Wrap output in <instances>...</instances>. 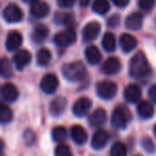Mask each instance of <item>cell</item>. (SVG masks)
Listing matches in <instances>:
<instances>
[{
    "mask_svg": "<svg viewBox=\"0 0 156 156\" xmlns=\"http://www.w3.org/2000/svg\"><path fill=\"white\" fill-rule=\"evenodd\" d=\"M62 74L69 81L77 83L85 79L87 76V67L81 61L66 63L62 66Z\"/></svg>",
    "mask_w": 156,
    "mask_h": 156,
    "instance_id": "cell-2",
    "label": "cell"
},
{
    "mask_svg": "<svg viewBox=\"0 0 156 156\" xmlns=\"http://www.w3.org/2000/svg\"><path fill=\"white\" fill-rule=\"evenodd\" d=\"M121 61L117 57H109L102 66V72L106 75H115L121 71Z\"/></svg>",
    "mask_w": 156,
    "mask_h": 156,
    "instance_id": "cell-10",
    "label": "cell"
},
{
    "mask_svg": "<svg viewBox=\"0 0 156 156\" xmlns=\"http://www.w3.org/2000/svg\"><path fill=\"white\" fill-rule=\"evenodd\" d=\"M135 156H141V155H135Z\"/></svg>",
    "mask_w": 156,
    "mask_h": 156,
    "instance_id": "cell-45",
    "label": "cell"
},
{
    "mask_svg": "<svg viewBox=\"0 0 156 156\" xmlns=\"http://www.w3.org/2000/svg\"><path fill=\"white\" fill-rule=\"evenodd\" d=\"M76 31L74 28L69 27L65 30L58 32L54 37V42L56 45L60 47H66L76 42Z\"/></svg>",
    "mask_w": 156,
    "mask_h": 156,
    "instance_id": "cell-5",
    "label": "cell"
},
{
    "mask_svg": "<svg viewBox=\"0 0 156 156\" xmlns=\"http://www.w3.org/2000/svg\"><path fill=\"white\" fill-rule=\"evenodd\" d=\"M128 72H129V75L135 79H141L150 74L151 67L143 51L136 52L134 57L130 59Z\"/></svg>",
    "mask_w": 156,
    "mask_h": 156,
    "instance_id": "cell-1",
    "label": "cell"
},
{
    "mask_svg": "<svg viewBox=\"0 0 156 156\" xmlns=\"http://www.w3.org/2000/svg\"><path fill=\"white\" fill-rule=\"evenodd\" d=\"M90 1H91V0H79V5H80V7L86 8L87 5H89Z\"/></svg>",
    "mask_w": 156,
    "mask_h": 156,
    "instance_id": "cell-41",
    "label": "cell"
},
{
    "mask_svg": "<svg viewBox=\"0 0 156 156\" xmlns=\"http://www.w3.org/2000/svg\"><path fill=\"white\" fill-rule=\"evenodd\" d=\"M30 61H31V54L27 49L18 50L13 57L14 65H15L18 71H22L25 66H27L30 63Z\"/></svg>",
    "mask_w": 156,
    "mask_h": 156,
    "instance_id": "cell-15",
    "label": "cell"
},
{
    "mask_svg": "<svg viewBox=\"0 0 156 156\" xmlns=\"http://www.w3.org/2000/svg\"><path fill=\"white\" fill-rule=\"evenodd\" d=\"M0 93L1 96L3 98V100H5L7 102H14L18 98V89L15 87V85L11 83H5L0 89Z\"/></svg>",
    "mask_w": 156,
    "mask_h": 156,
    "instance_id": "cell-18",
    "label": "cell"
},
{
    "mask_svg": "<svg viewBox=\"0 0 156 156\" xmlns=\"http://www.w3.org/2000/svg\"><path fill=\"white\" fill-rule=\"evenodd\" d=\"M107 25H108L109 28H117L120 25V15L115 14V15L110 16L107 20Z\"/></svg>",
    "mask_w": 156,
    "mask_h": 156,
    "instance_id": "cell-37",
    "label": "cell"
},
{
    "mask_svg": "<svg viewBox=\"0 0 156 156\" xmlns=\"http://www.w3.org/2000/svg\"><path fill=\"white\" fill-rule=\"evenodd\" d=\"M96 92L98 95L103 100H111L115 98L118 92V86L111 80H102L96 85Z\"/></svg>",
    "mask_w": 156,
    "mask_h": 156,
    "instance_id": "cell-4",
    "label": "cell"
},
{
    "mask_svg": "<svg viewBox=\"0 0 156 156\" xmlns=\"http://www.w3.org/2000/svg\"><path fill=\"white\" fill-rule=\"evenodd\" d=\"M156 5V0H138V5L143 11H151Z\"/></svg>",
    "mask_w": 156,
    "mask_h": 156,
    "instance_id": "cell-34",
    "label": "cell"
},
{
    "mask_svg": "<svg viewBox=\"0 0 156 156\" xmlns=\"http://www.w3.org/2000/svg\"><path fill=\"white\" fill-rule=\"evenodd\" d=\"M129 119H130V115L128 109L123 106H119L117 108H115V110L112 112V115H111V124L115 128L124 129L127 126Z\"/></svg>",
    "mask_w": 156,
    "mask_h": 156,
    "instance_id": "cell-3",
    "label": "cell"
},
{
    "mask_svg": "<svg viewBox=\"0 0 156 156\" xmlns=\"http://www.w3.org/2000/svg\"><path fill=\"white\" fill-rule=\"evenodd\" d=\"M24 139L27 145H32L35 142V134L33 130L27 129L24 134Z\"/></svg>",
    "mask_w": 156,
    "mask_h": 156,
    "instance_id": "cell-36",
    "label": "cell"
},
{
    "mask_svg": "<svg viewBox=\"0 0 156 156\" xmlns=\"http://www.w3.org/2000/svg\"><path fill=\"white\" fill-rule=\"evenodd\" d=\"M23 43V35L18 31H11L9 32L7 37V41H5V47L10 51H14V50L18 49Z\"/></svg>",
    "mask_w": 156,
    "mask_h": 156,
    "instance_id": "cell-17",
    "label": "cell"
},
{
    "mask_svg": "<svg viewBox=\"0 0 156 156\" xmlns=\"http://www.w3.org/2000/svg\"><path fill=\"white\" fill-rule=\"evenodd\" d=\"M13 119V112L8 105L0 102V123H9Z\"/></svg>",
    "mask_w": 156,
    "mask_h": 156,
    "instance_id": "cell-30",
    "label": "cell"
},
{
    "mask_svg": "<svg viewBox=\"0 0 156 156\" xmlns=\"http://www.w3.org/2000/svg\"><path fill=\"white\" fill-rule=\"evenodd\" d=\"M49 5L41 0H37V1L30 5V13L35 18H43L47 16L49 13Z\"/></svg>",
    "mask_w": 156,
    "mask_h": 156,
    "instance_id": "cell-12",
    "label": "cell"
},
{
    "mask_svg": "<svg viewBox=\"0 0 156 156\" xmlns=\"http://www.w3.org/2000/svg\"><path fill=\"white\" fill-rule=\"evenodd\" d=\"M109 140V134L105 129H98L91 139V145L94 150H101L107 144Z\"/></svg>",
    "mask_w": 156,
    "mask_h": 156,
    "instance_id": "cell-13",
    "label": "cell"
},
{
    "mask_svg": "<svg viewBox=\"0 0 156 156\" xmlns=\"http://www.w3.org/2000/svg\"><path fill=\"white\" fill-rule=\"evenodd\" d=\"M107 121V112L105 109L98 108L89 115V123L92 127H100Z\"/></svg>",
    "mask_w": 156,
    "mask_h": 156,
    "instance_id": "cell-16",
    "label": "cell"
},
{
    "mask_svg": "<svg viewBox=\"0 0 156 156\" xmlns=\"http://www.w3.org/2000/svg\"><path fill=\"white\" fill-rule=\"evenodd\" d=\"M110 156H127V149L123 142H115L110 149Z\"/></svg>",
    "mask_w": 156,
    "mask_h": 156,
    "instance_id": "cell-32",
    "label": "cell"
},
{
    "mask_svg": "<svg viewBox=\"0 0 156 156\" xmlns=\"http://www.w3.org/2000/svg\"><path fill=\"white\" fill-rule=\"evenodd\" d=\"M110 9V5H109L108 0H95L92 5V10L95 13L100 14V15H104Z\"/></svg>",
    "mask_w": 156,
    "mask_h": 156,
    "instance_id": "cell-29",
    "label": "cell"
},
{
    "mask_svg": "<svg viewBox=\"0 0 156 156\" xmlns=\"http://www.w3.org/2000/svg\"><path fill=\"white\" fill-rule=\"evenodd\" d=\"M24 2H26V3H33V2H35V1H37V0H23Z\"/></svg>",
    "mask_w": 156,
    "mask_h": 156,
    "instance_id": "cell-43",
    "label": "cell"
},
{
    "mask_svg": "<svg viewBox=\"0 0 156 156\" xmlns=\"http://www.w3.org/2000/svg\"><path fill=\"white\" fill-rule=\"evenodd\" d=\"M141 94H142L141 88L136 83H130L124 90V98L128 103H132V104L140 102Z\"/></svg>",
    "mask_w": 156,
    "mask_h": 156,
    "instance_id": "cell-11",
    "label": "cell"
},
{
    "mask_svg": "<svg viewBox=\"0 0 156 156\" xmlns=\"http://www.w3.org/2000/svg\"><path fill=\"white\" fill-rule=\"evenodd\" d=\"M76 0H57V3L62 9H69L75 5Z\"/></svg>",
    "mask_w": 156,
    "mask_h": 156,
    "instance_id": "cell-38",
    "label": "cell"
},
{
    "mask_svg": "<svg viewBox=\"0 0 156 156\" xmlns=\"http://www.w3.org/2000/svg\"><path fill=\"white\" fill-rule=\"evenodd\" d=\"M51 136H52L54 141L60 143V142H63V141L66 139L67 132H66V129H65V127H63V126H56V127L52 129Z\"/></svg>",
    "mask_w": 156,
    "mask_h": 156,
    "instance_id": "cell-31",
    "label": "cell"
},
{
    "mask_svg": "<svg viewBox=\"0 0 156 156\" xmlns=\"http://www.w3.org/2000/svg\"><path fill=\"white\" fill-rule=\"evenodd\" d=\"M101 32V24L98 22H91L85 26L83 30V41L89 43L98 37Z\"/></svg>",
    "mask_w": 156,
    "mask_h": 156,
    "instance_id": "cell-8",
    "label": "cell"
},
{
    "mask_svg": "<svg viewBox=\"0 0 156 156\" xmlns=\"http://www.w3.org/2000/svg\"><path fill=\"white\" fill-rule=\"evenodd\" d=\"M137 112L142 119H150L154 115V106L147 101H141L137 106Z\"/></svg>",
    "mask_w": 156,
    "mask_h": 156,
    "instance_id": "cell-24",
    "label": "cell"
},
{
    "mask_svg": "<svg viewBox=\"0 0 156 156\" xmlns=\"http://www.w3.org/2000/svg\"><path fill=\"white\" fill-rule=\"evenodd\" d=\"M54 20L58 25H64V26H71L74 22V16L72 13L67 12H58L55 15Z\"/></svg>",
    "mask_w": 156,
    "mask_h": 156,
    "instance_id": "cell-27",
    "label": "cell"
},
{
    "mask_svg": "<svg viewBox=\"0 0 156 156\" xmlns=\"http://www.w3.org/2000/svg\"><path fill=\"white\" fill-rule=\"evenodd\" d=\"M71 136L72 139L77 144H83L88 140V133L85 127L80 125H74L71 128Z\"/></svg>",
    "mask_w": 156,
    "mask_h": 156,
    "instance_id": "cell-21",
    "label": "cell"
},
{
    "mask_svg": "<svg viewBox=\"0 0 156 156\" xmlns=\"http://www.w3.org/2000/svg\"><path fill=\"white\" fill-rule=\"evenodd\" d=\"M23 17H24V13L17 5L10 3L3 10V18L8 23H11V24L20 23L23 20Z\"/></svg>",
    "mask_w": 156,
    "mask_h": 156,
    "instance_id": "cell-6",
    "label": "cell"
},
{
    "mask_svg": "<svg viewBox=\"0 0 156 156\" xmlns=\"http://www.w3.org/2000/svg\"><path fill=\"white\" fill-rule=\"evenodd\" d=\"M154 134H155V136H156V124H155V126H154Z\"/></svg>",
    "mask_w": 156,
    "mask_h": 156,
    "instance_id": "cell-44",
    "label": "cell"
},
{
    "mask_svg": "<svg viewBox=\"0 0 156 156\" xmlns=\"http://www.w3.org/2000/svg\"><path fill=\"white\" fill-rule=\"evenodd\" d=\"M3 149H5V143H3V141L0 139V155H1V153H2Z\"/></svg>",
    "mask_w": 156,
    "mask_h": 156,
    "instance_id": "cell-42",
    "label": "cell"
},
{
    "mask_svg": "<svg viewBox=\"0 0 156 156\" xmlns=\"http://www.w3.org/2000/svg\"><path fill=\"white\" fill-rule=\"evenodd\" d=\"M102 46L107 52H112L117 47V40L115 34L111 32L105 33L102 40Z\"/></svg>",
    "mask_w": 156,
    "mask_h": 156,
    "instance_id": "cell-25",
    "label": "cell"
},
{
    "mask_svg": "<svg viewBox=\"0 0 156 156\" xmlns=\"http://www.w3.org/2000/svg\"><path fill=\"white\" fill-rule=\"evenodd\" d=\"M41 89L46 94H52L59 87V79L55 74H46L41 80Z\"/></svg>",
    "mask_w": 156,
    "mask_h": 156,
    "instance_id": "cell-7",
    "label": "cell"
},
{
    "mask_svg": "<svg viewBox=\"0 0 156 156\" xmlns=\"http://www.w3.org/2000/svg\"><path fill=\"white\" fill-rule=\"evenodd\" d=\"M92 101L88 98H80L75 102L73 106V112L76 117H83L91 109Z\"/></svg>",
    "mask_w": 156,
    "mask_h": 156,
    "instance_id": "cell-9",
    "label": "cell"
},
{
    "mask_svg": "<svg viewBox=\"0 0 156 156\" xmlns=\"http://www.w3.org/2000/svg\"><path fill=\"white\" fill-rule=\"evenodd\" d=\"M111 1L118 8H125L129 3V0H111Z\"/></svg>",
    "mask_w": 156,
    "mask_h": 156,
    "instance_id": "cell-39",
    "label": "cell"
},
{
    "mask_svg": "<svg viewBox=\"0 0 156 156\" xmlns=\"http://www.w3.org/2000/svg\"><path fill=\"white\" fill-rule=\"evenodd\" d=\"M48 34H49V29L47 26L43 24L37 25L34 27L32 31V35H31V39L34 43L37 44H42L46 39H47Z\"/></svg>",
    "mask_w": 156,
    "mask_h": 156,
    "instance_id": "cell-19",
    "label": "cell"
},
{
    "mask_svg": "<svg viewBox=\"0 0 156 156\" xmlns=\"http://www.w3.org/2000/svg\"><path fill=\"white\" fill-rule=\"evenodd\" d=\"M137 44V39L132 34H128V33H123L120 37V45H121V48L124 52L128 54L132 50H134L136 48Z\"/></svg>",
    "mask_w": 156,
    "mask_h": 156,
    "instance_id": "cell-20",
    "label": "cell"
},
{
    "mask_svg": "<svg viewBox=\"0 0 156 156\" xmlns=\"http://www.w3.org/2000/svg\"><path fill=\"white\" fill-rule=\"evenodd\" d=\"M0 76L3 78H11L13 76L12 64L8 58L0 59Z\"/></svg>",
    "mask_w": 156,
    "mask_h": 156,
    "instance_id": "cell-26",
    "label": "cell"
},
{
    "mask_svg": "<svg viewBox=\"0 0 156 156\" xmlns=\"http://www.w3.org/2000/svg\"><path fill=\"white\" fill-rule=\"evenodd\" d=\"M142 24H143L142 15L140 13H138V12L129 14L125 20V26L129 30H139L142 27Z\"/></svg>",
    "mask_w": 156,
    "mask_h": 156,
    "instance_id": "cell-22",
    "label": "cell"
},
{
    "mask_svg": "<svg viewBox=\"0 0 156 156\" xmlns=\"http://www.w3.org/2000/svg\"><path fill=\"white\" fill-rule=\"evenodd\" d=\"M141 144H142L143 149L145 150V152L147 153H153L155 151V145H154V142L152 141V139L150 137H144L141 141Z\"/></svg>",
    "mask_w": 156,
    "mask_h": 156,
    "instance_id": "cell-35",
    "label": "cell"
},
{
    "mask_svg": "<svg viewBox=\"0 0 156 156\" xmlns=\"http://www.w3.org/2000/svg\"><path fill=\"white\" fill-rule=\"evenodd\" d=\"M147 94H149L150 98H151L153 102L156 103V85H153L151 88H150L149 92H147Z\"/></svg>",
    "mask_w": 156,
    "mask_h": 156,
    "instance_id": "cell-40",
    "label": "cell"
},
{
    "mask_svg": "<svg viewBox=\"0 0 156 156\" xmlns=\"http://www.w3.org/2000/svg\"><path fill=\"white\" fill-rule=\"evenodd\" d=\"M51 60V52L48 48H41L37 54V61L40 66H46Z\"/></svg>",
    "mask_w": 156,
    "mask_h": 156,
    "instance_id": "cell-28",
    "label": "cell"
},
{
    "mask_svg": "<svg viewBox=\"0 0 156 156\" xmlns=\"http://www.w3.org/2000/svg\"><path fill=\"white\" fill-rule=\"evenodd\" d=\"M67 106V101L66 98H62V96H57L51 101L49 105V111L50 115L54 117H59L65 111Z\"/></svg>",
    "mask_w": 156,
    "mask_h": 156,
    "instance_id": "cell-14",
    "label": "cell"
},
{
    "mask_svg": "<svg viewBox=\"0 0 156 156\" xmlns=\"http://www.w3.org/2000/svg\"><path fill=\"white\" fill-rule=\"evenodd\" d=\"M55 156H73V153L69 145L60 143L55 150Z\"/></svg>",
    "mask_w": 156,
    "mask_h": 156,
    "instance_id": "cell-33",
    "label": "cell"
},
{
    "mask_svg": "<svg viewBox=\"0 0 156 156\" xmlns=\"http://www.w3.org/2000/svg\"><path fill=\"white\" fill-rule=\"evenodd\" d=\"M85 57L87 59L88 63L92 65H95L101 62L102 60V54L98 50V48L94 45H89L85 50Z\"/></svg>",
    "mask_w": 156,
    "mask_h": 156,
    "instance_id": "cell-23",
    "label": "cell"
}]
</instances>
